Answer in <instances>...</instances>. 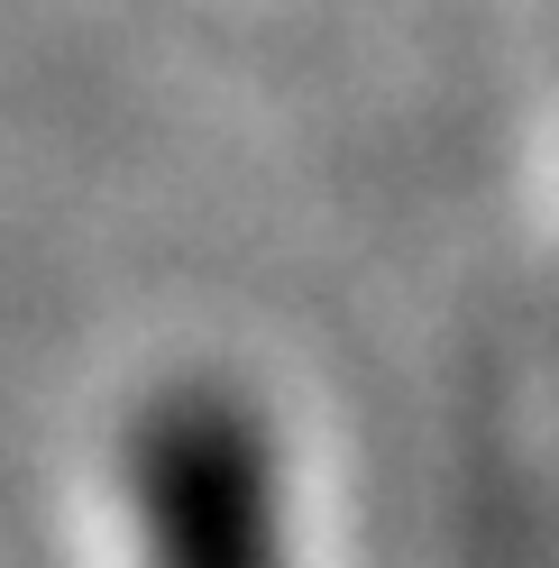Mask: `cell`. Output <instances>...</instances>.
<instances>
[{
  "instance_id": "cell-1",
  "label": "cell",
  "mask_w": 559,
  "mask_h": 568,
  "mask_svg": "<svg viewBox=\"0 0 559 568\" xmlns=\"http://www.w3.org/2000/svg\"><path fill=\"white\" fill-rule=\"evenodd\" d=\"M138 523L156 568H285L275 495L248 413L221 395H174L138 432Z\"/></svg>"
}]
</instances>
